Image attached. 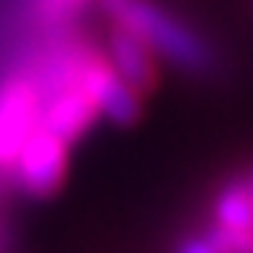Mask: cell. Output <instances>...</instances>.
I'll use <instances>...</instances> for the list:
<instances>
[{
	"label": "cell",
	"instance_id": "8",
	"mask_svg": "<svg viewBox=\"0 0 253 253\" xmlns=\"http://www.w3.org/2000/svg\"><path fill=\"white\" fill-rule=\"evenodd\" d=\"M0 253H6V228H3V221H0Z\"/></svg>",
	"mask_w": 253,
	"mask_h": 253
},
{
	"label": "cell",
	"instance_id": "1",
	"mask_svg": "<svg viewBox=\"0 0 253 253\" xmlns=\"http://www.w3.org/2000/svg\"><path fill=\"white\" fill-rule=\"evenodd\" d=\"M95 3L111 19V26L136 35L158 60H168L187 73H209L215 67L209 42L155 0H95Z\"/></svg>",
	"mask_w": 253,
	"mask_h": 253
},
{
	"label": "cell",
	"instance_id": "7",
	"mask_svg": "<svg viewBox=\"0 0 253 253\" xmlns=\"http://www.w3.org/2000/svg\"><path fill=\"white\" fill-rule=\"evenodd\" d=\"M177 253H215L209 244V237L206 234H193V237H184V241L177 244Z\"/></svg>",
	"mask_w": 253,
	"mask_h": 253
},
{
	"label": "cell",
	"instance_id": "5",
	"mask_svg": "<svg viewBox=\"0 0 253 253\" xmlns=\"http://www.w3.org/2000/svg\"><path fill=\"white\" fill-rule=\"evenodd\" d=\"M212 225L221 228V231H250L253 228V203L244 180H228L218 190Z\"/></svg>",
	"mask_w": 253,
	"mask_h": 253
},
{
	"label": "cell",
	"instance_id": "9",
	"mask_svg": "<svg viewBox=\"0 0 253 253\" xmlns=\"http://www.w3.org/2000/svg\"><path fill=\"white\" fill-rule=\"evenodd\" d=\"M244 184H247V193H250V203H253V171H250V177L244 180Z\"/></svg>",
	"mask_w": 253,
	"mask_h": 253
},
{
	"label": "cell",
	"instance_id": "2",
	"mask_svg": "<svg viewBox=\"0 0 253 253\" xmlns=\"http://www.w3.org/2000/svg\"><path fill=\"white\" fill-rule=\"evenodd\" d=\"M67 149H70V142H63L47 126H38L10 162L6 184H13L16 190L35 196V200H47L67 180V168H70Z\"/></svg>",
	"mask_w": 253,
	"mask_h": 253
},
{
	"label": "cell",
	"instance_id": "4",
	"mask_svg": "<svg viewBox=\"0 0 253 253\" xmlns=\"http://www.w3.org/2000/svg\"><path fill=\"white\" fill-rule=\"evenodd\" d=\"M108 63L114 67V73L130 85L133 92L146 95L158 85V57L139 42L136 35H130L121 26L108 29Z\"/></svg>",
	"mask_w": 253,
	"mask_h": 253
},
{
	"label": "cell",
	"instance_id": "6",
	"mask_svg": "<svg viewBox=\"0 0 253 253\" xmlns=\"http://www.w3.org/2000/svg\"><path fill=\"white\" fill-rule=\"evenodd\" d=\"M26 3L38 26L54 32V29H70L76 22V16L95 0H26Z\"/></svg>",
	"mask_w": 253,
	"mask_h": 253
},
{
	"label": "cell",
	"instance_id": "3",
	"mask_svg": "<svg viewBox=\"0 0 253 253\" xmlns=\"http://www.w3.org/2000/svg\"><path fill=\"white\" fill-rule=\"evenodd\" d=\"M42 126V92L32 76L13 73L0 83V174H6L10 162L32 133Z\"/></svg>",
	"mask_w": 253,
	"mask_h": 253
}]
</instances>
